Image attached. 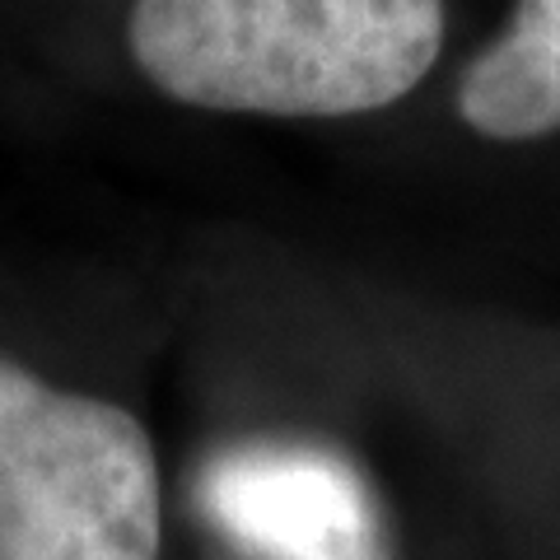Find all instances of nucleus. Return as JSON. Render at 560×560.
I'll use <instances>...</instances> for the list:
<instances>
[{
    "instance_id": "1",
    "label": "nucleus",
    "mask_w": 560,
    "mask_h": 560,
    "mask_svg": "<svg viewBox=\"0 0 560 560\" xmlns=\"http://www.w3.org/2000/svg\"><path fill=\"white\" fill-rule=\"evenodd\" d=\"M131 57L210 113L355 117L407 98L444 47V0H136Z\"/></svg>"
},
{
    "instance_id": "2",
    "label": "nucleus",
    "mask_w": 560,
    "mask_h": 560,
    "mask_svg": "<svg viewBox=\"0 0 560 560\" xmlns=\"http://www.w3.org/2000/svg\"><path fill=\"white\" fill-rule=\"evenodd\" d=\"M0 560H160L150 434L0 360Z\"/></svg>"
},
{
    "instance_id": "3",
    "label": "nucleus",
    "mask_w": 560,
    "mask_h": 560,
    "mask_svg": "<svg viewBox=\"0 0 560 560\" xmlns=\"http://www.w3.org/2000/svg\"><path fill=\"white\" fill-rule=\"evenodd\" d=\"M201 510L253 560H393L370 486L331 448L238 444L201 471Z\"/></svg>"
},
{
    "instance_id": "4",
    "label": "nucleus",
    "mask_w": 560,
    "mask_h": 560,
    "mask_svg": "<svg viewBox=\"0 0 560 560\" xmlns=\"http://www.w3.org/2000/svg\"><path fill=\"white\" fill-rule=\"evenodd\" d=\"M458 113L486 140L560 131V0H518L510 28L463 70Z\"/></svg>"
}]
</instances>
